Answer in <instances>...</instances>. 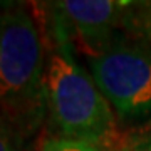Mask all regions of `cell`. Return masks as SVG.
I'll use <instances>...</instances> for the list:
<instances>
[{
    "instance_id": "8992f818",
    "label": "cell",
    "mask_w": 151,
    "mask_h": 151,
    "mask_svg": "<svg viewBox=\"0 0 151 151\" xmlns=\"http://www.w3.org/2000/svg\"><path fill=\"white\" fill-rule=\"evenodd\" d=\"M106 151H151V126L121 133Z\"/></svg>"
},
{
    "instance_id": "ba28073f",
    "label": "cell",
    "mask_w": 151,
    "mask_h": 151,
    "mask_svg": "<svg viewBox=\"0 0 151 151\" xmlns=\"http://www.w3.org/2000/svg\"><path fill=\"white\" fill-rule=\"evenodd\" d=\"M24 136L0 116V151H22Z\"/></svg>"
},
{
    "instance_id": "3957f363",
    "label": "cell",
    "mask_w": 151,
    "mask_h": 151,
    "mask_svg": "<svg viewBox=\"0 0 151 151\" xmlns=\"http://www.w3.org/2000/svg\"><path fill=\"white\" fill-rule=\"evenodd\" d=\"M87 64L97 89L121 119L151 114V47L119 30Z\"/></svg>"
},
{
    "instance_id": "52a82bcc",
    "label": "cell",
    "mask_w": 151,
    "mask_h": 151,
    "mask_svg": "<svg viewBox=\"0 0 151 151\" xmlns=\"http://www.w3.org/2000/svg\"><path fill=\"white\" fill-rule=\"evenodd\" d=\"M40 151H103L97 146L82 143V141H74V139H65V138H49L42 143Z\"/></svg>"
},
{
    "instance_id": "5b68a950",
    "label": "cell",
    "mask_w": 151,
    "mask_h": 151,
    "mask_svg": "<svg viewBox=\"0 0 151 151\" xmlns=\"http://www.w3.org/2000/svg\"><path fill=\"white\" fill-rule=\"evenodd\" d=\"M123 30L151 47V2H128Z\"/></svg>"
},
{
    "instance_id": "9c48e42d",
    "label": "cell",
    "mask_w": 151,
    "mask_h": 151,
    "mask_svg": "<svg viewBox=\"0 0 151 151\" xmlns=\"http://www.w3.org/2000/svg\"><path fill=\"white\" fill-rule=\"evenodd\" d=\"M150 126H151V124H150Z\"/></svg>"
},
{
    "instance_id": "7a4b0ae2",
    "label": "cell",
    "mask_w": 151,
    "mask_h": 151,
    "mask_svg": "<svg viewBox=\"0 0 151 151\" xmlns=\"http://www.w3.org/2000/svg\"><path fill=\"white\" fill-rule=\"evenodd\" d=\"M50 40L55 42V49H49L45 60V96L59 138L89 143L106 151L121 134L111 104L92 76L74 60L69 39Z\"/></svg>"
},
{
    "instance_id": "277c9868",
    "label": "cell",
    "mask_w": 151,
    "mask_h": 151,
    "mask_svg": "<svg viewBox=\"0 0 151 151\" xmlns=\"http://www.w3.org/2000/svg\"><path fill=\"white\" fill-rule=\"evenodd\" d=\"M70 39H76L87 57L101 52L123 30L128 2L114 0H65L55 2Z\"/></svg>"
},
{
    "instance_id": "6da1fadb",
    "label": "cell",
    "mask_w": 151,
    "mask_h": 151,
    "mask_svg": "<svg viewBox=\"0 0 151 151\" xmlns=\"http://www.w3.org/2000/svg\"><path fill=\"white\" fill-rule=\"evenodd\" d=\"M45 42L37 19L22 5L0 9V116L24 138L47 109Z\"/></svg>"
}]
</instances>
